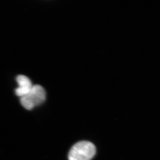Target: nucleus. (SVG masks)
<instances>
[{"instance_id": "2", "label": "nucleus", "mask_w": 160, "mask_h": 160, "mask_svg": "<svg viewBox=\"0 0 160 160\" xmlns=\"http://www.w3.org/2000/svg\"><path fill=\"white\" fill-rule=\"evenodd\" d=\"M45 100V91L40 85H36L32 86L29 93L20 98V103L24 108L31 110L44 103Z\"/></svg>"}, {"instance_id": "3", "label": "nucleus", "mask_w": 160, "mask_h": 160, "mask_svg": "<svg viewBox=\"0 0 160 160\" xmlns=\"http://www.w3.org/2000/svg\"><path fill=\"white\" fill-rule=\"evenodd\" d=\"M16 80L19 86L15 90L16 94L21 98L29 93L33 86L30 79L26 76L20 75L17 77Z\"/></svg>"}, {"instance_id": "1", "label": "nucleus", "mask_w": 160, "mask_h": 160, "mask_svg": "<svg viewBox=\"0 0 160 160\" xmlns=\"http://www.w3.org/2000/svg\"><path fill=\"white\" fill-rule=\"evenodd\" d=\"M96 153V147L93 143L82 141L72 147L69 153V160H91Z\"/></svg>"}]
</instances>
